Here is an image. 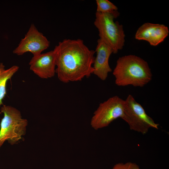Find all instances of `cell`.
<instances>
[{"label":"cell","mask_w":169,"mask_h":169,"mask_svg":"<svg viewBox=\"0 0 169 169\" xmlns=\"http://www.w3.org/2000/svg\"><path fill=\"white\" fill-rule=\"evenodd\" d=\"M19 68L18 66L13 65L6 69L3 64L0 63V107L3 104V100L7 93L8 81L18 70Z\"/></svg>","instance_id":"obj_11"},{"label":"cell","mask_w":169,"mask_h":169,"mask_svg":"<svg viewBox=\"0 0 169 169\" xmlns=\"http://www.w3.org/2000/svg\"><path fill=\"white\" fill-rule=\"evenodd\" d=\"M125 100L117 96L100 103L95 111L90 125L95 130L108 126L112 121L123 116Z\"/></svg>","instance_id":"obj_6"},{"label":"cell","mask_w":169,"mask_h":169,"mask_svg":"<svg viewBox=\"0 0 169 169\" xmlns=\"http://www.w3.org/2000/svg\"><path fill=\"white\" fill-rule=\"evenodd\" d=\"M0 110L4 115L0 123V148L6 141L12 145L18 142L25 134L28 125L27 120L16 108L3 105Z\"/></svg>","instance_id":"obj_4"},{"label":"cell","mask_w":169,"mask_h":169,"mask_svg":"<svg viewBox=\"0 0 169 169\" xmlns=\"http://www.w3.org/2000/svg\"><path fill=\"white\" fill-rule=\"evenodd\" d=\"M50 46V42L35 25L32 24L23 38L13 51L14 54L21 55L30 52L33 56L39 55Z\"/></svg>","instance_id":"obj_7"},{"label":"cell","mask_w":169,"mask_h":169,"mask_svg":"<svg viewBox=\"0 0 169 169\" xmlns=\"http://www.w3.org/2000/svg\"><path fill=\"white\" fill-rule=\"evenodd\" d=\"M119 14L118 11L112 13L96 12L94 22L99 31V38L112 48L114 54L123 49L125 42L123 26L114 21Z\"/></svg>","instance_id":"obj_3"},{"label":"cell","mask_w":169,"mask_h":169,"mask_svg":"<svg viewBox=\"0 0 169 169\" xmlns=\"http://www.w3.org/2000/svg\"><path fill=\"white\" fill-rule=\"evenodd\" d=\"M96 12L100 13H112L118 10L117 7L108 0H96Z\"/></svg>","instance_id":"obj_12"},{"label":"cell","mask_w":169,"mask_h":169,"mask_svg":"<svg viewBox=\"0 0 169 169\" xmlns=\"http://www.w3.org/2000/svg\"><path fill=\"white\" fill-rule=\"evenodd\" d=\"M29 64L30 69L40 78L48 79L56 73V56L54 49L46 53L33 56Z\"/></svg>","instance_id":"obj_8"},{"label":"cell","mask_w":169,"mask_h":169,"mask_svg":"<svg viewBox=\"0 0 169 169\" xmlns=\"http://www.w3.org/2000/svg\"><path fill=\"white\" fill-rule=\"evenodd\" d=\"M112 169H140L136 163L127 162L125 163H119L114 166Z\"/></svg>","instance_id":"obj_13"},{"label":"cell","mask_w":169,"mask_h":169,"mask_svg":"<svg viewBox=\"0 0 169 169\" xmlns=\"http://www.w3.org/2000/svg\"><path fill=\"white\" fill-rule=\"evenodd\" d=\"M121 119L128 124L131 130L142 134H146L150 128L158 129L159 124L147 114L141 105L131 95L125 100Z\"/></svg>","instance_id":"obj_5"},{"label":"cell","mask_w":169,"mask_h":169,"mask_svg":"<svg viewBox=\"0 0 169 169\" xmlns=\"http://www.w3.org/2000/svg\"><path fill=\"white\" fill-rule=\"evenodd\" d=\"M97 42L95 51L96 56L93 66V74L104 81L107 79L109 73L112 71L109 64V60L113 52L110 46L100 38L98 40Z\"/></svg>","instance_id":"obj_10"},{"label":"cell","mask_w":169,"mask_h":169,"mask_svg":"<svg viewBox=\"0 0 169 169\" xmlns=\"http://www.w3.org/2000/svg\"><path fill=\"white\" fill-rule=\"evenodd\" d=\"M113 74L115 84L120 86L143 87L150 82L152 76L147 62L132 54L118 58Z\"/></svg>","instance_id":"obj_2"},{"label":"cell","mask_w":169,"mask_h":169,"mask_svg":"<svg viewBox=\"0 0 169 169\" xmlns=\"http://www.w3.org/2000/svg\"><path fill=\"white\" fill-rule=\"evenodd\" d=\"M56 53V73L61 82L81 81L93 74L95 51L90 49L80 39H65L54 49Z\"/></svg>","instance_id":"obj_1"},{"label":"cell","mask_w":169,"mask_h":169,"mask_svg":"<svg viewBox=\"0 0 169 169\" xmlns=\"http://www.w3.org/2000/svg\"><path fill=\"white\" fill-rule=\"evenodd\" d=\"M169 33L168 27L163 24L147 23L138 29L135 38L146 41L151 46H156L164 41Z\"/></svg>","instance_id":"obj_9"}]
</instances>
